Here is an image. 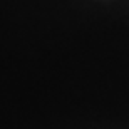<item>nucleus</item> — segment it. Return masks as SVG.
Segmentation results:
<instances>
[]
</instances>
